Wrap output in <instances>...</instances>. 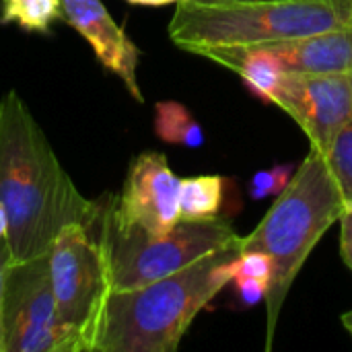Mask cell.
<instances>
[{
	"mask_svg": "<svg viewBox=\"0 0 352 352\" xmlns=\"http://www.w3.org/2000/svg\"><path fill=\"white\" fill-rule=\"evenodd\" d=\"M62 16L60 0H4L2 23H16L27 31H47Z\"/></svg>",
	"mask_w": 352,
	"mask_h": 352,
	"instance_id": "15",
	"label": "cell"
},
{
	"mask_svg": "<svg viewBox=\"0 0 352 352\" xmlns=\"http://www.w3.org/2000/svg\"><path fill=\"white\" fill-rule=\"evenodd\" d=\"M231 283L235 285L237 299L245 307H254V305L266 301V295H268V283L266 280H258V278H233Z\"/></svg>",
	"mask_w": 352,
	"mask_h": 352,
	"instance_id": "19",
	"label": "cell"
},
{
	"mask_svg": "<svg viewBox=\"0 0 352 352\" xmlns=\"http://www.w3.org/2000/svg\"><path fill=\"white\" fill-rule=\"evenodd\" d=\"M295 169L297 165L285 163V165H274L270 169L258 171L250 182V196L254 200H266L270 196H278L291 182Z\"/></svg>",
	"mask_w": 352,
	"mask_h": 352,
	"instance_id": "17",
	"label": "cell"
},
{
	"mask_svg": "<svg viewBox=\"0 0 352 352\" xmlns=\"http://www.w3.org/2000/svg\"><path fill=\"white\" fill-rule=\"evenodd\" d=\"M8 266H10V250L4 239L0 241V352H4V291H6Z\"/></svg>",
	"mask_w": 352,
	"mask_h": 352,
	"instance_id": "20",
	"label": "cell"
},
{
	"mask_svg": "<svg viewBox=\"0 0 352 352\" xmlns=\"http://www.w3.org/2000/svg\"><path fill=\"white\" fill-rule=\"evenodd\" d=\"M274 105L289 113L311 148L324 155L336 132L352 122V68L322 74L285 70Z\"/></svg>",
	"mask_w": 352,
	"mask_h": 352,
	"instance_id": "8",
	"label": "cell"
},
{
	"mask_svg": "<svg viewBox=\"0 0 352 352\" xmlns=\"http://www.w3.org/2000/svg\"><path fill=\"white\" fill-rule=\"evenodd\" d=\"M198 2H210V4H248V2H276V0H198Z\"/></svg>",
	"mask_w": 352,
	"mask_h": 352,
	"instance_id": "24",
	"label": "cell"
},
{
	"mask_svg": "<svg viewBox=\"0 0 352 352\" xmlns=\"http://www.w3.org/2000/svg\"><path fill=\"white\" fill-rule=\"evenodd\" d=\"M0 202L10 264L50 254L66 225L95 227L101 204L85 198L16 91L0 99Z\"/></svg>",
	"mask_w": 352,
	"mask_h": 352,
	"instance_id": "1",
	"label": "cell"
},
{
	"mask_svg": "<svg viewBox=\"0 0 352 352\" xmlns=\"http://www.w3.org/2000/svg\"><path fill=\"white\" fill-rule=\"evenodd\" d=\"M239 241L148 285L113 291L95 352H175L196 316L233 280Z\"/></svg>",
	"mask_w": 352,
	"mask_h": 352,
	"instance_id": "2",
	"label": "cell"
},
{
	"mask_svg": "<svg viewBox=\"0 0 352 352\" xmlns=\"http://www.w3.org/2000/svg\"><path fill=\"white\" fill-rule=\"evenodd\" d=\"M60 8L66 23L91 43L97 60L109 72L122 78L130 95L142 103L136 80L138 47L111 19L105 4L101 0H60Z\"/></svg>",
	"mask_w": 352,
	"mask_h": 352,
	"instance_id": "10",
	"label": "cell"
},
{
	"mask_svg": "<svg viewBox=\"0 0 352 352\" xmlns=\"http://www.w3.org/2000/svg\"><path fill=\"white\" fill-rule=\"evenodd\" d=\"M324 157L342 192L344 206H352V122L336 132Z\"/></svg>",
	"mask_w": 352,
	"mask_h": 352,
	"instance_id": "16",
	"label": "cell"
},
{
	"mask_svg": "<svg viewBox=\"0 0 352 352\" xmlns=\"http://www.w3.org/2000/svg\"><path fill=\"white\" fill-rule=\"evenodd\" d=\"M109 217L148 235H165L179 223V177L157 151L138 155L120 198L107 206Z\"/></svg>",
	"mask_w": 352,
	"mask_h": 352,
	"instance_id": "9",
	"label": "cell"
},
{
	"mask_svg": "<svg viewBox=\"0 0 352 352\" xmlns=\"http://www.w3.org/2000/svg\"><path fill=\"white\" fill-rule=\"evenodd\" d=\"M4 352H78L74 336L56 316L47 254L8 266Z\"/></svg>",
	"mask_w": 352,
	"mask_h": 352,
	"instance_id": "7",
	"label": "cell"
},
{
	"mask_svg": "<svg viewBox=\"0 0 352 352\" xmlns=\"http://www.w3.org/2000/svg\"><path fill=\"white\" fill-rule=\"evenodd\" d=\"M342 324H344V328L351 332V336H352V309L351 311H346V314L342 316Z\"/></svg>",
	"mask_w": 352,
	"mask_h": 352,
	"instance_id": "25",
	"label": "cell"
},
{
	"mask_svg": "<svg viewBox=\"0 0 352 352\" xmlns=\"http://www.w3.org/2000/svg\"><path fill=\"white\" fill-rule=\"evenodd\" d=\"M99 239L105 248L113 291H128L167 274L239 239L227 219L182 221L165 235H148L142 229L116 223L107 208H101Z\"/></svg>",
	"mask_w": 352,
	"mask_h": 352,
	"instance_id": "5",
	"label": "cell"
},
{
	"mask_svg": "<svg viewBox=\"0 0 352 352\" xmlns=\"http://www.w3.org/2000/svg\"><path fill=\"white\" fill-rule=\"evenodd\" d=\"M206 60H212L231 72H235L245 87L268 105H274V97L285 74L283 62L264 45H212L192 52Z\"/></svg>",
	"mask_w": 352,
	"mask_h": 352,
	"instance_id": "12",
	"label": "cell"
},
{
	"mask_svg": "<svg viewBox=\"0 0 352 352\" xmlns=\"http://www.w3.org/2000/svg\"><path fill=\"white\" fill-rule=\"evenodd\" d=\"M344 210L342 192L326 163V157L309 148L287 188L260 225L239 241L241 252H264L272 260V278L266 295V351L272 349L278 318L289 291L314 248Z\"/></svg>",
	"mask_w": 352,
	"mask_h": 352,
	"instance_id": "3",
	"label": "cell"
},
{
	"mask_svg": "<svg viewBox=\"0 0 352 352\" xmlns=\"http://www.w3.org/2000/svg\"><path fill=\"white\" fill-rule=\"evenodd\" d=\"M352 27V0H276L210 4L182 0L169 23L171 41L196 52L212 45H258Z\"/></svg>",
	"mask_w": 352,
	"mask_h": 352,
	"instance_id": "4",
	"label": "cell"
},
{
	"mask_svg": "<svg viewBox=\"0 0 352 352\" xmlns=\"http://www.w3.org/2000/svg\"><path fill=\"white\" fill-rule=\"evenodd\" d=\"M50 283L58 322L74 336L78 352H95L103 314L113 293L109 260L91 227L66 225L50 254Z\"/></svg>",
	"mask_w": 352,
	"mask_h": 352,
	"instance_id": "6",
	"label": "cell"
},
{
	"mask_svg": "<svg viewBox=\"0 0 352 352\" xmlns=\"http://www.w3.org/2000/svg\"><path fill=\"white\" fill-rule=\"evenodd\" d=\"M225 179L221 175H196L179 179V219L202 221L219 217Z\"/></svg>",
	"mask_w": 352,
	"mask_h": 352,
	"instance_id": "13",
	"label": "cell"
},
{
	"mask_svg": "<svg viewBox=\"0 0 352 352\" xmlns=\"http://www.w3.org/2000/svg\"><path fill=\"white\" fill-rule=\"evenodd\" d=\"M155 132L167 144L200 148L204 130L198 120L179 101H159L155 107Z\"/></svg>",
	"mask_w": 352,
	"mask_h": 352,
	"instance_id": "14",
	"label": "cell"
},
{
	"mask_svg": "<svg viewBox=\"0 0 352 352\" xmlns=\"http://www.w3.org/2000/svg\"><path fill=\"white\" fill-rule=\"evenodd\" d=\"M268 47L287 70L322 74L352 68V27L328 29L276 43H258Z\"/></svg>",
	"mask_w": 352,
	"mask_h": 352,
	"instance_id": "11",
	"label": "cell"
},
{
	"mask_svg": "<svg viewBox=\"0 0 352 352\" xmlns=\"http://www.w3.org/2000/svg\"><path fill=\"white\" fill-rule=\"evenodd\" d=\"M8 235V219H6V210L4 204L0 202V241H4Z\"/></svg>",
	"mask_w": 352,
	"mask_h": 352,
	"instance_id": "23",
	"label": "cell"
},
{
	"mask_svg": "<svg viewBox=\"0 0 352 352\" xmlns=\"http://www.w3.org/2000/svg\"><path fill=\"white\" fill-rule=\"evenodd\" d=\"M128 2L136 6H165V4H177L182 0H128Z\"/></svg>",
	"mask_w": 352,
	"mask_h": 352,
	"instance_id": "22",
	"label": "cell"
},
{
	"mask_svg": "<svg viewBox=\"0 0 352 352\" xmlns=\"http://www.w3.org/2000/svg\"><path fill=\"white\" fill-rule=\"evenodd\" d=\"M340 256L352 272V206H344L340 214Z\"/></svg>",
	"mask_w": 352,
	"mask_h": 352,
	"instance_id": "21",
	"label": "cell"
},
{
	"mask_svg": "<svg viewBox=\"0 0 352 352\" xmlns=\"http://www.w3.org/2000/svg\"><path fill=\"white\" fill-rule=\"evenodd\" d=\"M272 260L268 254L264 252H239L237 260H235V270H233V278H258V280H266L270 285L272 278Z\"/></svg>",
	"mask_w": 352,
	"mask_h": 352,
	"instance_id": "18",
	"label": "cell"
}]
</instances>
